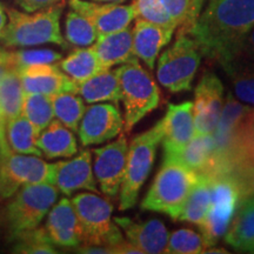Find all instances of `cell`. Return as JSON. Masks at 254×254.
Returning <instances> with one entry per match:
<instances>
[{"label": "cell", "instance_id": "1", "mask_svg": "<svg viewBox=\"0 0 254 254\" xmlns=\"http://www.w3.org/2000/svg\"><path fill=\"white\" fill-rule=\"evenodd\" d=\"M254 27V0H209L189 36L206 59L225 66Z\"/></svg>", "mask_w": 254, "mask_h": 254}, {"label": "cell", "instance_id": "2", "mask_svg": "<svg viewBox=\"0 0 254 254\" xmlns=\"http://www.w3.org/2000/svg\"><path fill=\"white\" fill-rule=\"evenodd\" d=\"M64 2L50 6L37 12H20L14 8H6L7 24L0 33V43L7 47H25L56 44L66 46L62 30Z\"/></svg>", "mask_w": 254, "mask_h": 254}, {"label": "cell", "instance_id": "3", "mask_svg": "<svg viewBox=\"0 0 254 254\" xmlns=\"http://www.w3.org/2000/svg\"><path fill=\"white\" fill-rule=\"evenodd\" d=\"M199 176L173 160H165L158 171L147 194L141 201L146 211L160 212L173 220H179Z\"/></svg>", "mask_w": 254, "mask_h": 254}, {"label": "cell", "instance_id": "4", "mask_svg": "<svg viewBox=\"0 0 254 254\" xmlns=\"http://www.w3.org/2000/svg\"><path fill=\"white\" fill-rule=\"evenodd\" d=\"M124 105V129L131 131L136 124L159 106L161 93L157 82L142 67L139 59L117 68Z\"/></svg>", "mask_w": 254, "mask_h": 254}, {"label": "cell", "instance_id": "5", "mask_svg": "<svg viewBox=\"0 0 254 254\" xmlns=\"http://www.w3.org/2000/svg\"><path fill=\"white\" fill-rule=\"evenodd\" d=\"M163 140V128L157 123L152 128L135 135L128 145L125 177L120 187V211L134 207L142 185L150 176L157 155L158 145Z\"/></svg>", "mask_w": 254, "mask_h": 254}, {"label": "cell", "instance_id": "6", "mask_svg": "<svg viewBox=\"0 0 254 254\" xmlns=\"http://www.w3.org/2000/svg\"><path fill=\"white\" fill-rule=\"evenodd\" d=\"M71 201L80 224L81 245L104 246L110 250L124 240L122 230L112 220L113 206L98 193H80Z\"/></svg>", "mask_w": 254, "mask_h": 254}, {"label": "cell", "instance_id": "7", "mask_svg": "<svg viewBox=\"0 0 254 254\" xmlns=\"http://www.w3.org/2000/svg\"><path fill=\"white\" fill-rule=\"evenodd\" d=\"M201 57L193 38L179 34L173 45L164 51L158 60V81L172 93L190 91Z\"/></svg>", "mask_w": 254, "mask_h": 254}, {"label": "cell", "instance_id": "8", "mask_svg": "<svg viewBox=\"0 0 254 254\" xmlns=\"http://www.w3.org/2000/svg\"><path fill=\"white\" fill-rule=\"evenodd\" d=\"M59 190L53 184L25 185L12 196L6 209L11 237L38 227L58 199Z\"/></svg>", "mask_w": 254, "mask_h": 254}, {"label": "cell", "instance_id": "9", "mask_svg": "<svg viewBox=\"0 0 254 254\" xmlns=\"http://www.w3.org/2000/svg\"><path fill=\"white\" fill-rule=\"evenodd\" d=\"M211 183V206L205 220L199 225L206 249L215 246L225 236L241 201L239 189L230 173L212 177Z\"/></svg>", "mask_w": 254, "mask_h": 254}, {"label": "cell", "instance_id": "10", "mask_svg": "<svg viewBox=\"0 0 254 254\" xmlns=\"http://www.w3.org/2000/svg\"><path fill=\"white\" fill-rule=\"evenodd\" d=\"M55 165L40 157L13 153L0 158V196L12 198L21 187L34 184H53Z\"/></svg>", "mask_w": 254, "mask_h": 254}, {"label": "cell", "instance_id": "11", "mask_svg": "<svg viewBox=\"0 0 254 254\" xmlns=\"http://www.w3.org/2000/svg\"><path fill=\"white\" fill-rule=\"evenodd\" d=\"M93 171L98 185L104 195L116 199L119 194L124 177H125L128 142L125 135H120L117 140L94 148Z\"/></svg>", "mask_w": 254, "mask_h": 254}, {"label": "cell", "instance_id": "12", "mask_svg": "<svg viewBox=\"0 0 254 254\" xmlns=\"http://www.w3.org/2000/svg\"><path fill=\"white\" fill-rule=\"evenodd\" d=\"M224 85L213 72H205L196 85L193 103L194 135L213 134L224 103Z\"/></svg>", "mask_w": 254, "mask_h": 254}, {"label": "cell", "instance_id": "13", "mask_svg": "<svg viewBox=\"0 0 254 254\" xmlns=\"http://www.w3.org/2000/svg\"><path fill=\"white\" fill-rule=\"evenodd\" d=\"M124 129V118L116 104L95 103L86 107L78 128L82 146L100 145L112 140Z\"/></svg>", "mask_w": 254, "mask_h": 254}, {"label": "cell", "instance_id": "14", "mask_svg": "<svg viewBox=\"0 0 254 254\" xmlns=\"http://www.w3.org/2000/svg\"><path fill=\"white\" fill-rule=\"evenodd\" d=\"M159 123L163 128V158L174 157L194 136L193 103L184 101L182 104H170L166 114Z\"/></svg>", "mask_w": 254, "mask_h": 254}, {"label": "cell", "instance_id": "15", "mask_svg": "<svg viewBox=\"0 0 254 254\" xmlns=\"http://www.w3.org/2000/svg\"><path fill=\"white\" fill-rule=\"evenodd\" d=\"M69 7L87 17L98 32V38L128 27L135 19L132 5L68 0Z\"/></svg>", "mask_w": 254, "mask_h": 254}, {"label": "cell", "instance_id": "16", "mask_svg": "<svg viewBox=\"0 0 254 254\" xmlns=\"http://www.w3.org/2000/svg\"><path fill=\"white\" fill-rule=\"evenodd\" d=\"M92 152L82 150L77 157L58 161L55 165V182L59 192L71 195L77 190L99 193L98 182L92 168Z\"/></svg>", "mask_w": 254, "mask_h": 254}, {"label": "cell", "instance_id": "17", "mask_svg": "<svg viewBox=\"0 0 254 254\" xmlns=\"http://www.w3.org/2000/svg\"><path fill=\"white\" fill-rule=\"evenodd\" d=\"M25 93L53 95L73 92L77 93V82L72 80L60 66L52 64H36L19 71Z\"/></svg>", "mask_w": 254, "mask_h": 254}, {"label": "cell", "instance_id": "18", "mask_svg": "<svg viewBox=\"0 0 254 254\" xmlns=\"http://www.w3.org/2000/svg\"><path fill=\"white\" fill-rule=\"evenodd\" d=\"M113 220L125 233L126 239L142 253H166L170 234L163 221L150 219L144 222H136L126 217H116Z\"/></svg>", "mask_w": 254, "mask_h": 254}, {"label": "cell", "instance_id": "19", "mask_svg": "<svg viewBox=\"0 0 254 254\" xmlns=\"http://www.w3.org/2000/svg\"><path fill=\"white\" fill-rule=\"evenodd\" d=\"M45 227L55 245L77 249L81 245V230L71 200L63 198L52 206Z\"/></svg>", "mask_w": 254, "mask_h": 254}, {"label": "cell", "instance_id": "20", "mask_svg": "<svg viewBox=\"0 0 254 254\" xmlns=\"http://www.w3.org/2000/svg\"><path fill=\"white\" fill-rule=\"evenodd\" d=\"M133 27V50L136 58L141 59L151 71H153L159 53L170 44L174 31L148 21L135 19Z\"/></svg>", "mask_w": 254, "mask_h": 254}, {"label": "cell", "instance_id": "21", "mask_svg": "<svg viewBox=\"0 0 254 254\" xmlns=\"http://www.w3.org/2000/svg\"><path fill=\"white\" fill-rule=\"evenodd\" d=\"M92 47L104 69L123 65L136 58L133 50V33L129 27L99 37Z\"/></svg>", "mask_w": 254, "mask_h": 254}, {"label": "cell", "instance_id": "22", "mask_svg": "<svg viewBox=\"0 0 254 254\" xmlns=\"http://www.w3.org/2000/svg\"><path fill=\"white\" fill-rule=\"evenodd\" d=\"M37 146L47 159L71 158L78 152L74 133L58 119H53L38 135Z\"/></svg>", "mask_w": 254, "mask_h": 254}, {"label": "cell", "instance_id": "23", "mask_svg": "<svg viewBox=\"0 0 254 254\" xmlns=\"http://www.w3.org/2000/svg\"><path fill=\"white\" fill-rule=\"evenodd\" d=\"M77 94L87 104L111 101L118 105L122 92L117 69H103L87 80L77 84Z\"/></svg>", "mask_w": 254, "mask_h": 254}, {"label": "cell", "instance_id": "24", "mask_svg": "<svg viewBox=\"0 0 254 254\" xmlns=\"http://www.w3.org/2000/svg\"><path fill=\"white\" fill-rule=\"evenodd\" d=\"M225 241L241 252L254 253V196L243 200L230 227Z\"/></svg>", "mask_w": 254, "mask_h": 254}, {"label": "cell", "instance_id": "25", "mask_svg": "<svg viewBox=\"0 0 254 254\" xmlns=\"http://www.w3.org/2000/svg\"><path fill=\"white\" fill-rule=\"evenodd\" d=\"M214 144L213 134L194 135L180 153L163 159L177 161L196 174H205L211 166Z\"/></svg>", "mask_w": 254, "mask_h": 254}, {"label": "cell", "instance_id": "26", "mask_svg": "<svg viewBox=\"0 0 254 254\" xmlns=\"http://www.w3.org/2000/svg\"><path fill=\"white\" fill-rule=\"evenodd\" d=\"M59 66L77 84L87 80L104 69L92 45L73 51L60 62Z\"/></svg>", "mask_w": 254, "mask_h": 254}, {"label": "cell", "instance_id": "27", "mask_svg": "<svg viewBox=\"0 0 254 254\" xmlns=\"http://www.w3.org/2000/svg\"><path fill=\"white\" fill-rule=\"evenodd\" d=\"M6 136L13 153L43 155L37 146L36 129L23 114L6 123Z\"/></svg>", "mask_w": 254, "mask_h": 254}, {"label": "cell", "instance_id": "28", "mask_svg": "<svg viewBox=\"0 0 254 254\" xmlns=\"http://www.w3.org/2000/svg\"><path fill=\"white\" fill-rule=\"evenodd\" d=\"M211 178L199 176L198 183L190 193L179 220L190 222L196 226L205 220L211 206Z\"/></svg>", "mask_w": 254, "mask_h": 254}, {"label": "cell", "instance_id": "29", "mask_svg": "<svg viewBox=\"0 0 254 254\" xmlns=\"http://www.w3.org/2000/svg\"><path fill=\"white\" fill-rule=\"evenodd\" d=\"M25 90L18 72H8L0 79V109L6 122L21 116Z\"/></svg>", "mask_w": 254, "mask_h": 254}, {"label": "cell", "instance_id": "30", "mask_svg": "<svg viewBox=\"0 0 254 254\" xmlns=\"http://www.w3.org/2000/svg\"><path fill=\"white\" fill-rule=\"evenodd\" d=\"M222 68L230 78L238 100L254 107V66L240 59H233Z\"/></svg>", "mask_w": 254, "mask_h": 254}, {"label": "cell", "instance_id": "31", "mask_svg": "<svg viewBox=\"0 0 254 254\" xmlns=\"http://www.w3.org/2000/svg\"><path fill=\"white\" fill-rule=\"evenodd\" d=\"M21 114L33 125L39 135L55 119L52 97L40 93H25Z\"/></svg>", "mask_w": 254, "mask_h": 254}, {"label": "cell", "instance_id": "32", "mask_svg": "<svg viewBox=\"0 0 254 254\" xmlns=\"http://www.w3.org/2000/svg\"><path fill=\"white\" fill-rule=\"evenodd\" d=\"M52 104L55 118L73 132H78L79 124L86 110L80 95L73 92L53 95Z\"/></svg>", "mask_w": 254, "mask_h": 254}, {"label": "cell", "instance_id": "33", "mask_svg": "<svg viewBox=\"0 0 254 254\" xmlns=\"http://www.w3.org/2000/svg\"><path fill=\"white\" fill-rule=\"evenodd\" d=\"M170 17L173 19L179 34H189L198 20L205 0H160Z\"/></svg>", "mask_w": 254, "mask_h": 254}, {"label": "cell", "instance_id": "34", "mask_svg": "<svg viewBox=\"0 0 254 254\" xmlns=\"http://www.w3.org/2000/svg\"><path fill=\"white\" fill-rule=\"evenodd\" d=\"M14 241L13 252L23 254H55V244L51 239L47 228L36 227L24 231L12 238Z\"/></svg>", "mask_w": 254, "mask_h": 254}, {"label": "cell", "instance_id": "35", "mask_svg": "<svg viewBox=\"0 0 254 254\" xmlns=\"http://www.w3.org/2000/svg\"><path fill=\"white\" fill-rule=\"evenodd\" d=\"M66 40L75 46H91L98 39V32L92 21L74 9L66 14Z\"/></svg>", "mask_w": 254, "mask_h": 254}, {"label": "cell", "instance_id": "36", "mask_svg": "<svg viewBox=\"0 0 254 254\" xmlns=\"http://www.w3.org/2000/svg\"><path fill=\"white\" fill-rule=\"evenodd\" d=\"M206 244L201 233L190 230L180 228L170 234L166 253L170 254H198L204 253Z\"/></svg>", "mask_w": 254, "mask_h": 254}, {"label": "cell", "instance_id": "37", "mask_svg": "<svg viewBox=\"0 0 254 254\" xmlns=\"http://www.w3.org/2000/svg\"><path fill=\"white\" fill-rule=\"evenodd\" d=\"M135 13V19L148 21L166 28L176 30L177 25L170 17L160 0H133L131 4Z\"/></svg>", "mask_w": 254, "mask_h": 254}, {"label": "cell", "instance_id": "38", "mask_svg": "<svg viewBox=\"0 0 254 254\" xmlns=\"http://www.w3.org/2000/svg\"><path fill=\"white\" fill-rule=\"evenodd\" d=\"M15 72L36 64H52L62 60V55L52 50H21L12 51Z\"/></svg>", "mask_w": 254, "mask_h": 254}, {"label": "cell", "instance_id": "39", "mask_svg": "<svg viewBox=\"0 0 254 254\" xmlns=\"http://www.w3.org/2000/svg\"><path fill=\"white\" fill-rule=\"evenodd\" d=\"M234 59H240L243 62L254 66V27L250 32L249 36L246 37L239 53H238V56Z\"/></svg>", "mask_w": 254, "mask_h": 254}, {"label": "cell", "instance_id": "40", "mask_svg": "<svg viewBox=\"0 0 254 254\" xmlns=\"http://www.w3.org/2000/svg\"><path fill=\"white\" fill-rule=\"evenodd\" d=\"M25 12H37L53 6L63 0H14Z\"/></svg>", "mask_w": 254, "mask_h": 254}, {"label": "cell", "instance_id": "41", "mask_svg": "<svg viewBox=\"0 0 254 254\" xmlns=\"http://www.w3.org/2000/svg\"><path fill=\"white\" fill-rule=\"evenodd\" d=\"M6 118L0 109V158H5L12 153L9 147L7 136H6Z\"/></svg>", "mask_w": 254, "mask_h": 254}, {"label": "cell", "instance_id": "42", "mask_svg": "<svg viewBox=\"0 0 254 254\" xmlns=\"http://www.w3.org/2000/svg\"><path fill=\"white\" fill-rule=\"evenodd\" d=\"M12 71L15 72L13 60H12V51L0 47V79Z\"/></svg>", "mask_w": 254, "mask_h": 254}, {"label": "cell", "instance_id": "43", "mask_svg": "<svg viewBox=\"0 0 254 254\" xmlns=\"http://www.w3.org/2000/svg\"><path fill=\"white\" fill-rule=\"evenodd\" d=\"M110 250L111 254H142V252L138 247H135L127 239H124L120 243L110 247Z\"/></svg>", "mask_w": 254, "mask_h": 254}, {"label": "cell", "instance_id": "44", "mask_svg": "<svg viewBox=\"0 0 254 254\" xmlns=\"http://www.w3.org/2000/svg\"><path fill=\"white\" fill-rule=\"evenodd\" d=\"M6 24H7V13H6V8L0 2V33L4 31Z\"/></svg>", "mask_w": 254, "mask_h": 254}, {"label": "cell", "instance_id": "45", "mask_svg": "<svg viewBox=\"0 0 254 254\" xmlns=\"http://www.w3.org/2000/svg\"><path fill=\"white\" fill-rule=\"evenodd\" d=\"M204 253H215V254H225L228 253L226 250L224 249H215V247H209V249H206Z\"/></svg>", "mask_w": 254, "mask_h": 254}, {"label": "cell", "instance_id": "46", "mask_svg": "<svg viewBox=\"0 0 254 254\" xmlns=\"http://www.w3.org/2000/svg\"><path fill=\"white\" fill-rule=\"evenodd\" d=\"M91 1H95V2H113V4H122V2H125L126 0H91Z\"/></svg>", "mask_w": 254, "mask_h": 254}, {"label": "cell", "instance_id": "47", "mask_svg": "<svg viewBox=\"0 0 254 254\" xmlns=\"http://www.w3.org/2000/svg\"><path fill=\"white\" fill-rule=\"evenodd\" d=\"M253 119H254V111H253Z\"/></svg>", "mask_w": 254, "mask_h": 254}]
</instances>
